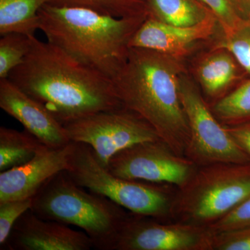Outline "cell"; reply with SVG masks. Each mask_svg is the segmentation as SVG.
I'll use <instances>...</instances> for the list:
<instances>
[{"instance_id":"1","label":"cell","mask_w":250,"mask_h":250,"mask_svg":"<svg viewBox=\"0 0 250 250\" xmlns=\"http://www.w3.org/2000/svg\"><path fill=\"white\" fill-rule=\"evenodd\" d=\"M30 40L25 58L8 79L42 104L61 124L123 107L111 79L47 41L35 36Z\"/></svg>"},{"instance_id":"2","label":"cell","mask_w":250,"mask_h":250,"mask_svg":"<svg viewBox=\"0 0 250 250\" xmlns=\"http://www.w3.org/2000/svg\"><path fill=\"white\" fill-rule=\"evenodd\" d=\"M112 81L123 106L144 118L161 141L185 156L190 130L179 93L178 66L170 56L130 48L124 66Z\"/></svg>"},{"instance_id":"3","label":"cell","mask_w":250,"mask_h":250,"mask_svg":"<svg viewBox=\"0 0 250 250\" xmlns=\"http://www.w3.org/2000/svg\"><path fill=\"white\" fill-rule=\"evenodd\" d=\"M39 15L47 42L111 80L124 66L130 41L147 17L116 18L47 4Z\"/></svg>"},{"instance_id":"4","label":"cell","mask_w":250,"mask_h":250,"mask_svg":"<svg viewBox=\"0 0 250 250\" xmlns=\"http://www.w3.org/2000/svg\"><path fill=\"white\" fill-rule=\"evenodd\" d=\"M31 210L41 218L78 227L98 250H113L129 211L77 184L67 170L49 179L33 197Z\"/></svg>"},{"instance_id":"5","label":"cell","mask_w":250,"mask_h":250,"mask_svg":"<svg viewBox=\"0 0 250 250\" xmlns=\"http://www.w3.org/2000/svg\"><path fill=\"white\" fill-rule=\"evenodd\" d=\"M250 197V162L200 166L177 188L172 220L209 227Z\"/></svg>"},{"instance_id":"6","label":"cell","mask_w":250,"mask_h":250,"mask_svg":"<svg viewBox=\"0 0 250 250\" xmlns=\"http://www.w3.org/2000/svg\"><path fill=\"white\" fill-rule=\"evenodd\" d=\"M67 172L75 182L90 191L107 197L134 214L162 222L172 220L177 188L169 184L121 178L112 174L97 159L92 148L73 142Z\"/></svg>"},{"instance_id":"7","label":"cell","mask_w":250,"mask_h":250,"mask_svg":"<svg viewBox=\"0 0 250 250\" xmlns=\"http://www.w3.org/2000/svg\"><path fill=\"white\" fill-rule=\"evenodd\" d=\"M62 126L70 141L88 145L106 167L113 156L126 148L161 139L144 118L125 106L98 112Z\"/></svg>"},{"instance_id":"8","label":"cell","mask_w":250,"mask_h":250,"mask_svg":"<svg viewBox=\"0 0 250 250\" xmlns=\"http://www.w3.org/2000/svg\"><path fill=\"white\" fill-rule=\"evenodd\" d=\"M179 93L190 130L184 156L198 167L218 163H248L250 157L217 119L201 94L188 81L180 80Z\"/></svg>"},{"instance_id":"9","label":"cell","mask_w":250,"mask_h":250,"mask_svg":"<svg viewBox=\"0 0 250 250\" xmlns=\"http://www.w3.org/2000/svg\"><path fill=\"white\" fill-rule=\"evenodd\" d=\"M108 170L131 180L183 187L198 166L186 156L176 154L161 139L134 145L111 158Z\"/></svg>"},{"instance_id":"10","label":"cell","mask_w":250,"mask_h":250,"mask_svg":"<svg viewBox=\"0 0 250 250\" xmlns=\"http://www.w3.org/2000/svg\"><path fill=\"white\" fill-rule=\"evenodd\" d=\"M209 227L162 222L130 212L113 250H213Z\"/></svg>"},{"instance_id":"11","label":"cell","mask_w":250,"mask_h":250,"mask_svg":"<svg viewBox=\"0 0 250 250\" xmlns=\"http://www.w3.org/2000/svg\"><path fill=\"white\" fill-rule=\"evenodd\" d=\"M93 243L88 235L67 225L41 218L32 210L16 222L3 250H90Z\"/></svg>"},{"instance_id":"12","label":"cell","mask_w":250,"mask_h":250,"mask_svg":"<svg viewBox=\"0 0 250 250\" xmlns=\"http://www.w3.org/2000/svg\"><path fill=\"white\" fill-rule=\"evenodd\" d=\"M73 142L45 147L29 162L0 173V202L33 198L47 182L69 167Z\"/></svg>"},{"instance_id":"13","label":"cell","mask_w":250,"mask_h":250,"mask_svg":"<svg viewBox=\"0 0 250 250\" xmlns=\"http://www.w3.org/2000/svg\"><path fill=\"white\" fill-rule=\"evenodd\" d=\"M0 107L47 147H63L71 142L55 117L8 78L0 79Z\"/></svg>"},{"instance_id":"14","label":"cell","mask_w":250,"mask_h":250,"mask_svg":"<svg viewBox=\"0 0 250 250\" xmlns=\"http://www.w3.org/2000/svg\"><path fill=\"white\" fill-rule=\"evenodd\" d=\"M212 22L210 18L192 27H178L147 16L131 38L129 47L147 49L167 56L182 54L192 43L209 34Z\"/></svg>"},{"instance_id":"15","label":"cell","mask_w":250,"mask_h":250,"mask_svg":"<svg viewBox=\"0 0 250 250\" xmlns=\"http://www.w3.org/2000/svg\"><path fill=\"white\" fill-rule=\"evenodd\" d=\"M241 67L226 49L205 59L198 68L202 88L210 98H218L241 77Z\"/></svg>"},{"instance_id":"16","label":"cell","mask_w":250,"mask_h":250,"mask_svg":"<svg viewBox=\"0 0 250 250\" xmlns=\"http://www.w3.org/2000/svg\"><path fill=\"white\" fill-rule=\"evenodd\" d=\"M147 16L161 22L192 27L211 18V12L200 0H146Z\"/></svg>"},{"instance_id":"17","label":"cell","mask_w":250,"mask_h":250,"mask_svg":"<svg viewBox=\"0 0 250 250\" xmlns=\"http://www.w3.org/2000/svg\"><path fill=\"white\" fill-rule=\"evenodd\" d=\"M47 147L26 129L0 127V172L24 165Z\"/></svg>"},{"instance_id":"18","label":"cell","mask_w":250,"mask_h":250,"mask_svg":"<svg viewBox=\"0 0 250 250\" xmlns=\"http://www.w3.org/2000/svg\"><path fill=\"white\" fill-rule=\"evenodd\" d=\"M45 0H0V34L35 36L40 29L39 11Z\"/></svg>"},{"instance_id":"19","label":"cell","mask_w":250,"mask_h":250,"mask_svg":"<svg viewBox=\"0 0 250 250\" xmlns=\"http://www.w3.org/2000/svg\"><path fill=\"white\" fill-rule=\"evenodd\" d=\"M46 4L59 7L91 10L116 18L147 16L146 0H45Z\"/></svg>"},{"instance_id":"20","label":"cell","mask_w":250,"mask_h":250,"mask_svg":"<svg viewBox=\"0 0 250 250\" xmlns=\"http://www.w3.org/2000/svg\"><path fill=\"white\" fill-rule=\"evenodd\" d=\"M211 110L224 126L250 122V77L236 89L219 99Z\"/></svg>"},{"instance_id":"21","label":"cell","mask_w":250,"mask_h":250,"mask_svg":"<svg viewBox=\"0 0 250 250\" xmlns=\"http://www.w3.org/2000/svg\"><path fill=\"white\" fill-rule=\"evenodd\" d=\"M1 36L0 79H6L25 58L30 48L31 36L18 33H9Z\"/></svg>"},{"instance_id":"22","label":"cell","mask_w":250,"mask_h":250,"mask_svg":"<svg viewBox=\"0 0 250 250\" xmlns=\"http://www.w3.org/2000/svg\"><path fill=\"white\" fill-rule=\"evenodd\" d=\"M220 47L232 54L250 77V17L244 18L234 29L227 33Z\"/></svg>"},{"instance_id":"23","label":"cell","mask_w":250,"mask_h":250,"mask_svg":"<svg viewBox=\"0 0 250 250\" xmlns=\"http://www.w3.org/2000/svg\"><path fill=\"white\" fill-rule=\"evenodd\" d=\"M33 198L0 202V250L7 241L18 219L32 207Z\"/></svg>"},{"instance_id":"24","label":"cell","mask_w":250,"mask_h":250,"mask_svg":"<svg viewBox=\"0 0 250 250\" xmlns=\"http://www.w3.org/2000/svg\"><path fill=\"white\" fill-rule=\"evenodd\" d=\"M226 29L227 33L232 31L244 18L237 11L230 0H200Z\"/></svg>"},{"instance_id":"25","label":"cell","mask_w":250,"mask_h":250,"mask_svg":"<svg viewBox=\"0 0 250 250\" xmlns=\"http://www.w3.org/2000/svg\"><path fill=\"white\" fill-rule=\"evenodd\" d=\"M209 228L214 233L250 228V197Z\"/></svg>"},{"instance_id":"26","label":"cell","mask_w":250,"mask_h":250,"mask_svg":"<svg viewBox=\"0 0 250 250\" xmlns=\"http://www.w3.org/2000/svg\"><path fill=\"white\" fill-rule=\"evenodd\" d=\"M213 250H250V228L215 233Z\"/></svg>"},{"instance_id":"27","label":"cell","mask_w":250,"mask_h":250,"mask_svg":"<svg viewBox=\"0 0 250 250\" xmlns=\"http://www.w3.org/2000/svg\"><path fill=\"white\" fill-rule=\"evenodd\" d=\"M225 127L238 146L250 157V122Z\"/></svg>"},{"instance_id":"28","label":"cell","mask_w":250,"mask_h":250,"mask_svg":"<svg viewBox=\"0 0 250 250\" xmlns=\"http://www.w3.org/2000/svg\"><path fill=\"white\" fill-rule=\"evenodd\" d=\"M240 14L245 18L250 17V0H230Z\"/></svg>"}]
</instances>
